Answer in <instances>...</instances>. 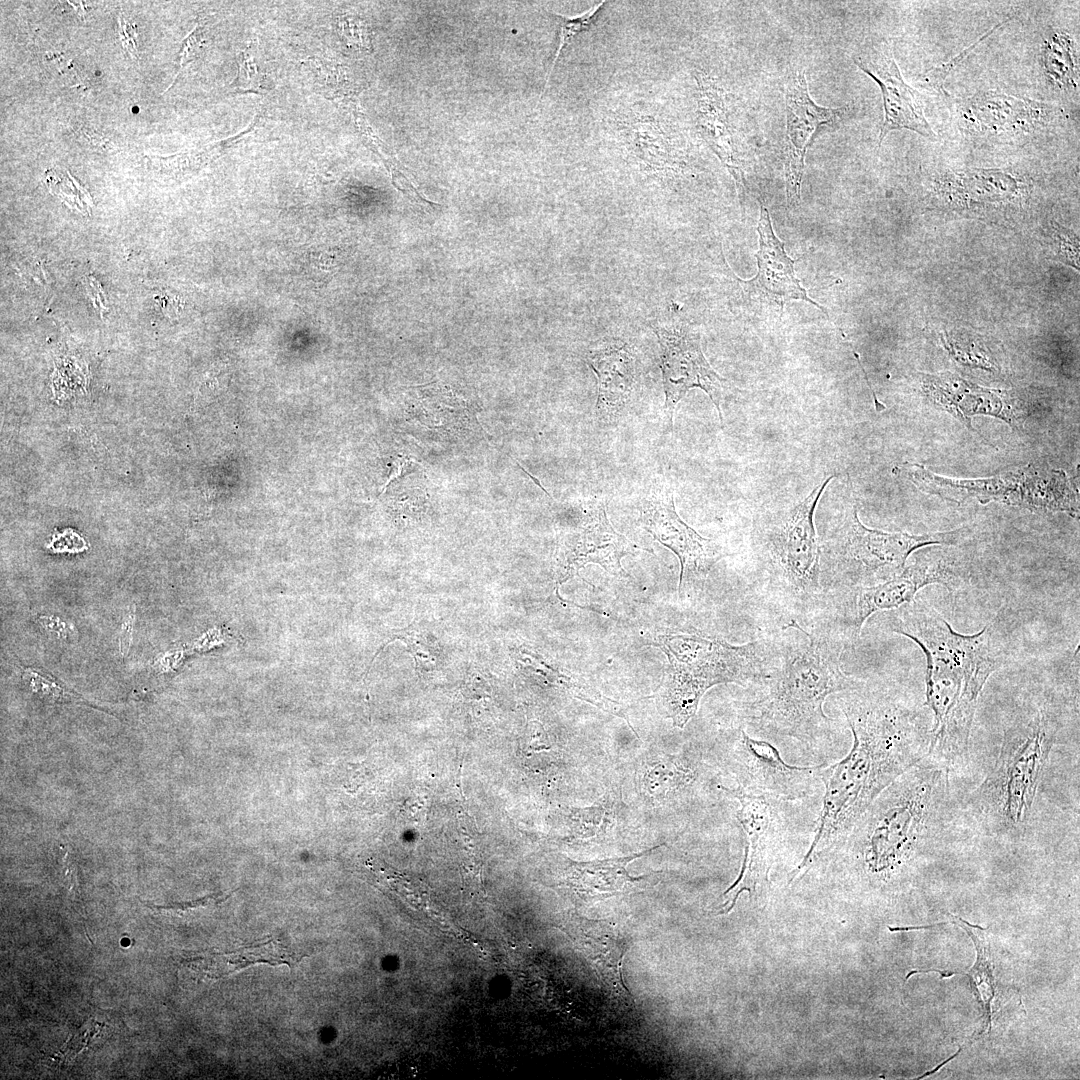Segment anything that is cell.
<instances>
[{"instance_id": "1", "label": "cell", "mask_w": 1080, "mask_h": 1080, "mask_svg": "<svg viewBox=\"0 0 1080 1080\" xmlns=\"http://www.w3.org/2000/svg\"><path fill=\"white\" fill-rule=\"evenodd\" d=\"M853 735L849 753L822 771L825 789L812 843L794 877L820 847L847 831L896 778L928 755V709L893 684L856 679L835 694Z\"/></svg>"}, {"instance_id": "11", "label": "cell", "mask_w": 1080, "mask_h": 1080, "mask_svg": "<svg viewBox=\"0 0 1080 1080\" xmlns=\"http://www.w3.org/2000/svg\"><path fill=\"white\" fill-rule=\"evenodd\" d=\"M723 792L739 802L737 819L746 838L744 861L738 878L722 894L735 890L732 903L724 913H729L739 895L748 891V883L763 871L767 876L773 854L790 836L799 831L815 832L816 825L800 826L807 800H788L772 795L722 786ZM814 800V799H813Z\"/></svg>"}, {"instance_id": "2", "label": "cell", "mask_w": 1080, "mask_h": 1080, "mask_svg": "<svg viewBox=\"0 0 1080 1080\" xmlns=\"http://www.w3.org/2000/svg\"><path fill=\"white\" fill-rule=\"evenodd\" d=\"M887 628L918 645L926 660L924 706L931 716L928 755L950 770L965 759L979 697L1012 658L999 618L974 634L955 631L933 607L914 599L885 611Z\"/></svg>"}, {"instance_id": "25", "label": "cell", "mask_w": 1080, "mask_h": 1080, "mask_svg": "<svg viewBox=\"0 0 1080 1080\" xmlns=\"http://www.w3.org/2000/svg\"><path fill=\"white\" fill-rule=\"evenodd\" d=\"M517 662L524 670L540 679H544L545 683L561 688L568 694L593 704L605 712L624 718L629 723L625 709L620 703L605 697L584 680L554 668L553 665H549L539 655L528 650H520Z\"/></svg>"}, {"instance_id": "10", "label": "cell", "mask_w": 1080, "mask_h": 1080, "mask_svg": "<svg viewBox=\"0 0 1080 1080\" xmlns=\"http://www.w3.org/2000/svg\"><path fill=\"white\" fill-rule=\"evenodd\" d=\"M832 476L816 486L801 502L774 521L765 533L770 584L778 592L815 606L821 596V551L814 513Z\"/></svg>"}, {"instance_id": "8", "label": "cell", "mask_w": 1080, "mask_h": 1080, "mask_svg": "<svg viewBox=\"0 0 1080 1080\" xmlns=\"http://www.w3.org/2000/svg\"><path fill=\"white\" fill-rule=\"evenodd\" d=\"M963 533L964 529L924 534L871 529L852 506L827 541V560L820 567L822 592L884 582L904 569L914 551L931 545H955Z\"/></svg>"}, {"instance_id": "29", "label": "cell", "mask_w": 1080, "mask_h": 1080, "mask_svg": "<svg viewBox=\"0 0 1080 1080\" xmlns=\"http://www.w3.org/2000/svg\"><path fill=\"white\" fill-rule=\"evenodd\" d=\"M397 640L402 641L407 646V649L414 658L417 671H429L437 665V655L433 644L429 641L428 636L425 635L423 631L412 624L408 627L391 630L389 632L387 640L374 654L373 659L369 664V668L373 665L379 653L389 643Z\"/></svg>"}, {"instance_id": "19", "label": "cell", "mask_w": 1080, "mask_h": 1080, "mask_svg": "<svg viewBox=\"0 0 1080 1080\" xmlns=\"http://www.w3.org/2000/svg\"><path fill=\"white\" fill-rule=\"evenodd\" d=\"M662 845L637 854L604 860L575 862L568 859L563 883L576 901L583 904L645 890L655 883L657 873L634 877L629 874L627 865Z\"/></svg>"}, {"instance_id": "33", "label": "cell", "mask_w": 1080, "mask_h": 1080, "mask_svg": "<svg viewBox=\"0 0 1080 1080\" xmlns=\"http://www.w3.org/2000/svg\"><path fill=\"white\" fill-rule=\"evenodd\" d=\"M29 680V685L33 691L47 700L62 702L64 700L67 701L75 698V695L66 691L50 679L34 674Z\"/></svg>"}, {"instance_id": "31", "label": "cell", "mask_w": 1080, "mask_h": 1080, "mask_svg": "<svg viewBox=\"0 0 1080 1080\" xmlns=\"http://www.w3.org/2000/svg\"><path fill=\"white\" fill-rule=\"evenodd\" d=\"M239 71L234 81L236 89L244 92L261 93L267 89L265 78L255 61V45L250 44L238 56Z\"/></svg>"}, {"instance_id": "13", "label": "cell", "mask_w": 1080, "mask_h": 1080, "mask_svg": "<svg viewBox=\"0 0 1080 1080\" xmlns=\"http://www.w3.org/2000/svg\"><path fill=\"white\" fill-rule=\"evenodd\" d=\"M653 330L660 346V362L665 393L664 428L673 429L677 404L692 388H700L711 399L723 425L721 410L723 379L705 358L700 336L688 327H660Z\"/></svg>"}, {"instance_id": "20", "label": "cell", "mask_w": 1080, "mask_h": 1080, "mask_svg": "<svg viewBox=\"0 0 1080 1080\" xmlns=\"http://www.w3.org/2000/svg\"><path fill=\"white\" fill-rule=\"evenodd\" d=\"M565 930L583 956L592 964L603 983L620 998L630 999L623 981L622 965L631 944L616 924L578 915L565 922Z\"/></svg>"}, {"instance_id": "5", "label": "cell", "mask_w": 1080, "mask_h": 1080, "mask_svg": "<svg viewBox=\"0 0 1080 1080\" xmlns=\"http://www.w3.org/2000/svg\"><path fill=\"white\" fill-rule=\"evenodd\" d=\"M1056 732L1051 716L1039 708L1004 733L994 766L967 801L969 815L986 833L1006 835L1027 822Z\"/></svg>"}, {"instance_id": "6", "label": "cell", "mask_w": 1080, "mask_h": 1080, "mask_svg": "<svg viewBox=\"0 0 1080 1080\" xmlns=\"http://www.w3.org/2000/svg\"><path fill=\"white\" fill-rule=\"evenodd\" d=\"M974 577L971 560L949 547L927 548L896 576L879 584L822 592L811 632L845 648L859 638L867 619L875 613L899 608L918 591L938 584L951 591L969 586Z\"/></svg>"}, {"instance_id": "32", "label": "cell", "mask_w": 1080, "mask_h": 1080, "mask_svg": "<svg viewBox=\"0 0 1080 1080\" xmlns=\"http://www.w3.org/2000/svg\"><path fill=\"white\" fill-rule=\"evenodd\" d=\"M1004 24H1005V22H1002L999 25L993 27L990 31H987L975 43H973L971 46L967 47L965 50H963L961 53H959L957 56H955L949 62L942 63L941 65H939V66L935 67L934 69H931L930 71H928L924 76L925 82L930 84L933 87L941 89L942 84H943L944 80L946 79L947 75L950 73V71L956 65H958L967 55H969L971 53V51H973L978 46L979 43H981L983 40H985L997 28L1001 27Z\"/></svg>"}, {"instance_id": "16", "label": "cell", "mask_w": 1080, "mask_h": 1080, "mask_svg": "<svg viewBox=\"0 0 1080 1080\" xmlns=\"http://www.w3.org/2000/svg\"><path fill=\"white\" fill-rule=\"evenodd\" d=\"M786 138L784 147V178L789 208L799 205L805 155L810 139L824 124H835L846 112L843 108L817 105L809 95L805 72H791L786 91Z\"/></svg>"}, {"instance_id": "18", "label": "cell", "mask_w": 1080, "mask_h": 1080, "mask_svg": "<svg viewBox=\"0 0 1080 1080\" xmlns=\"http://www.w3.org/2000/svg\"><path fill=\"white\" fill-rule=\"evenodd\" d=\"M759 250L755 253L758 271L745 281L747 288L779 304L781 308L789 300L806 301L827 315V311L808 295L796 277L794 260L784 249V243L775 235L767 208L760 205L757 223Z\"/></svg>"}, {"instance_id": "9", "label": "cell", "mask_w": 1080, "mask_h": 1080, "mask_svg": "<svg viewBox=\"0 0 1080 1080\" xmlns=\"http://www.w3.org/2000/svg\"><path fill=\"white\" fill-rule=\"evenodd\" d=\"M910 480L921 490L953 502L974 498L1026 508L1031 511L1079 513V497L1065 472L1033 465L1021 466L989 478L952 479L931 473L919 464H906Z\"/></svg>"}, {"instance_id": "14", "label": "cell", "mask_w": 1080, "mask_h": 1080, "mask_svg": "<svg viewBox=\"0 0 1080 1080\" xmlns=\"http://www.w3.org/2000/svg\"><path fill=\"white\" fill-rule=\"evenodd\" d=\"M576 528L566 533L558 549V583L578 574L588 564H597L614 575H624L621 559L633 552L631 543L611 525L606 503L592 498L581 503Z\"/></svg>"}, {"instance_id": "30", "label": "cell", "mask_w": 1080, "mask_h": 1080, "mask_svg": "<svg viewBox=\"0 0 1080 1080\" xmlns=\"http://www.w3.org/2000/svg\"><path fill=\"white\" fill-rule=\"evenodd\" d=\"M604 4L605 2L602 1L588 9L584 13L573 17L564 16L561 14H554L560 22L559 43L553 62L550 66L549 72L547 73L541 97L544 95L548 87L549 80L560 57L561 51L575 38V36L584 32L592 25L596 15L598 14L599 10H601V8L604 6Z\"/></svg>"}, {"instance_id": "34", "label": "cell", "mask_w": 1080, "mask_h": 1080, "mask_svg": "<svg viewBox=\"0 0 1080 1080\" xmlns=\"http://www.w3.org/2000/svg\"><path fill=\"white\" fill-rule=\"evenodd\" d=\"M124 20L125 19L123 18H120L119 20V34L123 42V46L125 47V50L131 54V56L138 57L134 41V37L136 36V34H134L135 28L132 27L130 24L126 23Z\"/></svg>"}, {"instance_id": "22", "label": "cell", "mask_w": 1080, "mask_h": 1080, "mask_svg": "<svg viewBox=\"0 0 1080 1080\" xmlns=\"http://www.w3.org/2000/svg\"><path fill=\"white\" fill-rule=\"evenodd\" d=\"M694 78L698 88L699 131L740 191L745 187L744 173L733 145L724 91L717 80L705 72L697 71Z\"/></svg>"}, {"instance_id": "24", "label": "cell", "mask_w": 1080, "mask_h": 1080, "mask_svg": "<svg viewBox=\"0 0 1080 1080\" xmlns=\"http://www.w3.org/2000/svg\"><path fill=\"white\" fill-rule=\"evenodd\" d=\"M1039 114L1037 103L1023 101L997 93H986L975 97L968 105L965 117L982 130H999L1026 126L1033 123ZM995 132V133H996Z\"/></svg>"}, {"instance_id": "21", "label": "cell", "mask_w": 1080, "mask_h": 1080, "mask_svg": "<svg viewBox=\"0 0 1080 1080\" xmlns=\"http://www.w3.org/2000/svg\"><path fill=\"white\" fill-rule=\"evenodd\" d=\"M923 388L933 404L939 406L968 429L976 431L971 418L975 415L997 417L1011 427L1023 419L1022 413L998 392L984 389L950 375L928 376Z\"/></svg>"}, {"instance_id": "26", "label": "cell", "mask_w": 1080, "mask_h": 1080, "mask_svg": "<svg viewBox=\"0 0 1080 1080\" xmlns=\"http://www.w3.org/2000/svg\"><path fill=\"white\" fill-rule=\"evenodd\" d=\"M698 761L690 757H666L648 762L643 771V787L660 798L692 787L699 778Z\"/></svg>"}, {"instance_id": "12", "label": "cell", "mask_w": 1080, "mask_h": 1080, "mask_svg": "<svg viewBox=\"0 0 1080 1080\" xmlns=\"http://www.w3.org/2000/svg\"><path fill=\"white\" fill-rule=\"evenodd\" d=\"M730 738L724 756L738 787L788 800L820 796L822 771L827 763L790 765L770 742L751 738L742 727Z\"/></svg>"}, {"instance_id": "17", "label": "cell", "mask_w": 1080, "mask_h": 1080, "mask_svg": "<svg viewBox=\"0 0 1080 1080\" xmlns=\"http://www.w3.org/2000/svg\"><path fill=\"white\" fill-rule=\"evenodd\" d=\"M854 63L880 87L884 119L879 145L893 130L908 129L933 139L935 133L925 118L916 91L907 85L900 73L889 44L882 43L854 58Z\"/></svg>"}, {"instance_id": "23", "label": "cell", "mask_w": 1080, "mask_h": 1080, "mask_svg": "<svg viewBox=\"0 0 1080 1080\" xmlns=\"http://www.w3.org/2000/svg\"><path fill=\"white\" fill-rule=\"evenodd\" d=\"M598 382L596 411L600 418L614 419L626 406L635 385V358L625 344H612L587 354Z\"/></svg>"}, {"instance_id": "15", "label": "cell", "mask_w": 1080, "mask_h": 1080, "mask_svg": "<svg viewBox=\"0 0 1080 1080\" xmlns=\"http://www.w3.org/2000/svg\"><path fill=\"white\" fill-rule=\"evenodd\" d=\"M642 527L679 559V590L685 578L705 574L718 558L714 543L702 537L677 514L673 491L665 483L652 486L643 498Z\"/></svg>"}, {"instance_id": "27", "label": "cell", "mask_w": 1080, "mask_h": 1080, "mask_svg": "<svg viewBox=\"0 0 1080 1080\" xmlns=\"http://www.w3.org/2000/svg\"><path fill=\"white\" fill-rule=\"evenodd\" d=\"M1042 60L1046 74L1062 88L1078 85V65L1074 44L1066 33L1054 32L1042 47Z\"/></svg>"}, {"instance_id": "3", "label": "cell", "mask_w": 1080, "mask_h": 1080, "mask_svg": "<svg viewBox=\"0 0 1080 1080\" xmlns=\"http://www.w3.org/2000/svg\"><path fill=\"white\" fill-rule=\"evenodd\" d=\"M794 640L783 643L766 677L751 685L743 719L752 731L775 743H793L812 761L836 758V722L824 712L831 694L851 687L856 678L841 668L843 645L788 625Z\"/></svg>"}, {"instance_id": "28", "label": "cell", "mask_w": 1080, "mask_h": 1080, "mask_svg": "<svg viewBox=\"0 0 1080 1080\" xmlns=\"http://www.w3.org/2000/svg\"><path fill=\"white\" fill-rule=\"evenodd\" d=\"M348 105L353 113L355 123L360 130L363 138L366 140L368 146L382 158L385 166L391 173L393 184L402 192L413 196L416 200L431 203L424 199L416 190L415 186L409 180V178L403 173L400 167V163L392 154V152L386 147V145L373 133L366 118L361 110L358 108V103L355 99L350 100Z\"/></svg>"}, {"instance_id": "7", "label": "cell", "mask_w": 1080, "mask_h": 1080, "mask_svg": "<svg viewBox=\"0 0 1080 1080\" xmlns=\"http://www.w3.org/2000/svg\"><path fill=\"white\" fill-rule=\"evenodd\" d=\"M656 644L669 662L661 702L667 717L678 728L695 715L707 690L724 683H759L766 677L774 656L762 641L732 645L697 634L660 635Z\"/></svg>"}, {"instance_id": "4", "label": "cell", "mask_w": 1080, "mask_h": 1080, "mask_svg": "<svg viewBox=\"0 0 1080 1080\" xmlns=\"http://www.w3.org/2000/svg\"><path fill=\"white\" fill-rule=\"evenodd\" d=\"M954 809L949 769L926 756L887 786L823 852L847 856L886 881L948 836Z\"/></svg>"}]
</instances>
